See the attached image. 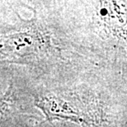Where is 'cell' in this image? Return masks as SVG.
<instances>
[{"label":"cell","instance_id":"5","mask_svg":"<svg viewBox=\"0 0 127 127\" xmlns=\"http://www.w3.org/2000/svg\"><path fill=\"white\" fill-rule=\"evenodd\" d=\"M59 0H0V3L17 9H27L30 12H47Z\"/></svg>","mask_w":127,"mask_h":127},{"label":"cell","instance_id":"4","mask_svg":"<svg viewBox=\"0 0 127 127\" xmlns=\"http://www.w3.org/2000/svg\"><path fill=\"white\" fill-rule=\"evenodd\" d=\"M44 121L27 70L21 65L0 64V126H42Z\"/></svg>","mask_w":127,"mask_h":127},{"label":"cell","instance_id":"3","mask_svg":"<svg viewBox=\"0 0 127 127\" xmlns=\"http://www.w3.org/2000/svg\"><path fill=\"white\" fill-rule=\"evenodd\" d=\"M43 13L96 61L127 73V0H59Z\"/></svg>","mask_w":127,"mask_h":127},{"label":"cell","instance_id":"2","mask_svg":"<svg viewBox=\"0 0 127 127\" xmlns=\"http://www.w3.org/2000/svg\"><path fill=\"white\" fill-rule=\"evenodd\" d=\"M0 3V64L23 66L40 82H60L103 65L58 30L45 13Z\"/></svg>","mask_w":127,"mask_h":127},{"label":"cell","instance_id":"1","mask_svg":"<svg viewBox=\"0 0 127 127\" xmlns=\"http://www.w3.org/2000/svg\"><path fill=\"white\" fill-rule=\"evenodd\" d=\"M29 73V72H28ZM42 126H127V73L99 66L60 82H40L30 74Z\"/></svg>","mask_w":127,"mask_h":127}]
</instances>
